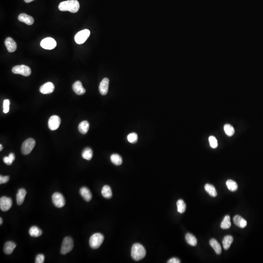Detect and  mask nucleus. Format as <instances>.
I'll list each match as a JSON object with an SVG mask.
<instances>
[{
	"mask_svg": "<svg viewBox=\"0 0 263 263\" xmlns=\"http://www.w3.org/2000/svg\"><path fill=\"white\" fill-rule=\"evenodd\" d=\"M33 1H34V0H24V1L26 3H29Z\"/></svg>",
	"mask_w": 263,
	"mask_h": 263,
	"instance_id": "79ce46f5",
	"label": "nucleus"
},
{
	"mask_svg": "<svg viewBox=\"0 0 263 263\" xmlns=\"http://www.w3.org/2000/svg\"><path fill=\"white\" fill-rule=\"evenodd\" d=\"M36 142L33 138H28L23 142L21 147V152L24 155L30 154L35 147Z\"/></svg>",
	"mask_w": 263,
	"mask_h": 263,
	"instance_id": "20e7f679",
	"label": "nucleus"
},
{
	"mask_svg": "<svg viewBox=\"0 0 263 263\" xmlns=\"http://www.w3.org/2000/svg\"><path fill=\"white\" fill-rule=\"evenodd\" d=\"M61 123V119L59 116L56 115H52L48 120V127L51 130H56L58 129Z\"/></svg>",
	"mask_w": 263,
	"mask_h": 263,
	"instance_id": "9d476101",
	"label": "nucleus"
},
{
	"mask_svg": "<svg viewBox=\"0 0 263 263\" xmlns=\"http://www.w3.org/2000/svg\"><path fill=\"white\" fill-rule=\"evenodd\" d=\"M12 71L14 74H20L25 77L29 76L31 73V69L24 65H17L12 68Z\"/></svg>",
	"mask_w": 263,
	"mask_h": 263,
	"instance_id": "0eeeda50",
	"label": "nucleus"
},
{
	"mask_svg": "<svg viewBox=\"0 0 263 263\" xmlns=\"http://www.w3.org/2000/svg\"><path fill=\"white\" fill-rule=\"evenodd\" d=\"M210 244L213 248L217 255H220L222 252V249L219 243L215 239H212L210 241Z\"/></svg>",
	"mask_w": 263,
	"mask_h": 263,
	"instance_id": "b1692460",
	"label": "nucleus"
},
{
	"mask_svg": "<svg viewBox=\"0 0 263 263\" xmlns=\"http://www.w3.org/2000/svg\"><path fill=\"white\" fill-rule=\"evenodd\" d=\"M12 200L9 197L6 196L2 197L0 199V208L3 212H7L11 208Z\"/></svg>",
	"mask_w": 263,
	"mask_h": 263,
	"instance_id": "9b49d317",
	"label": "nucleus"
},
{
	"mask_svg": "<svg viewBox=\"0 0 263 263\" xmlns=\"http://www.w3.org/2000/svg\"><path fill=\"white\" fill-rule=\"evenodd\" d=\"M40 46L44 49L52 50L56 47L57 43L54 39L48 37L41 40L40 42Z\"/></svg>",
	"mask_w": 263,
	"mask_h": 263,
	"instance_id": "1a4fd4ad",
	"label": "nucleus"
},
{
	"mask_svg": "<svg viewBox=\"0 0 263 263\" xmlns=\"http://www.w3.org/2000/svg\"><path fill=\"white\" fill-rule=\"evenodd\" d=\"M226 185L230 191H235L238 189V185L236 182L233 180H229L227 181Z\"/></svg>",
	"mask_w": 263,
	"mask_h": 263,
	"instance_id": "7c9ffc66",
	"label": "nucleus"
},
{
	"mask_svg": "<svg viewBox=\"0 0 263 263\" xmlns=\"http://www.w3.org/2000/svg\"><path fill=\"white\" fill-rule=\"evenodd\" d=\"M5 45L9 52L12 53L17 49V44L11 38L8 37L5 40Z\"/></svg>",
	"mask_w": 263,
	"mask_h": 263,
	"instance_id": "dca6fc26",
	"label": "nucleus"
},
{
	"mask_svg": "<svg viewBox=\"0 0 263 263\" xmlns=\"http://www.w3.org/2000/svg\"><path fill=\"white\" fill-rule=\"evenodd\" d=\"M109 79L108 78H105L102 79L99 84V91L101 95L105 96L106 95L109 89Z\"/></svg>",
	"mask_w": 263,
	"mask_h": 263,
	"instance_id": "ddd939ff",
	"label": "nucleus"
},
{
	"mask_svg": "<svg viewBox=\"0 0 263 263\" xmlns=\"http://www.w3.org/2000/svg\"><path fill=\"white\" fill-rule=\"evenodd\" d=\"M72 89L74 92L78 95H83L85 93V88L83 87L82 83L80 81H77L73 84Z\"/></svg>",
	"mask_w": 263,
	"mask_h": 263,
	"instance_id": "4468645a",
	"label": "nucleus"
},
{
	"mask_svg": "<svg viewBox=\"0 0 263 263\" xmlns=\"http://www.w3.org/2000/svg\"><path fill=\"white\" fill-rule=\"evenodd\" d=\"M104 236L100 233H96L92 235L89 240V245L93 249H97L99 248L103 241Z\"/></svg>",
	"mask_w": 263,
	"mask_h": 263,
	"instance_id": "7ed1b4c3",
	"label": "nucleus"
},
{
	"mask_svg": "<svg viewBox=\"0 0 263 263\" xmlns=\"http://www.w3.org/2000/svg\"><path fill=\"white\" fill-rule=\"evenodd\" d=\"M185 239L187 243L191 246H196L197 244L196 238L191 234L187 233L185 236Z\"/></svg>",
	"mask_w": 263,
	"mask_h": 263,
	"instance_id": "cd10ccee",
	"label": "nucleus"
},
{
	"mask_svg": "<svg viewBox=\"0 0 263 263\" xmlns=\"http://www.w3.org/2000/svg\"><path fill=\"white\" fill-rule=\"evenodd\" d=\"M101 194L105 198L110 199L112 197V191L110 186L105 185L102 188Z\"/></svg>",
	"mask_w": 263,
	"mask_h": 263,
	"instance_id": "393cba45",
	"label": "nucleus"
},
{
	"mask_svg": "<svg viewBox=\"0 0 263 263\" xmlns=\"http://www.w3.org/2000/svg\"><path fill=\"white\" fill-rule=\"evenodd\" d=\"M29 233L32 237H38L41 235L43 232L40 228L37 226H32L29 230Z\"/></svg>",
	"mask_w": 263,
	"mask_h": 263,
	"instance_id": "5701e85b",
	"label": "nucleus"
},
{
	"mask_svg": "<svg viewBox=\"0 0 263 263\" xmlns=\"http://www.w3.org/2000/svg\"><path fill=\"white\" fill-rule=\"evenodd\" d=\"M205 190L211 196L216 197L217 195L215 187L212 185L209 184H206L205 186Z\"/></svg>",
	"mask_w": 263,
	"mask_h": 263,
	"instance_id": "c85d7f7f",
	"label": "nucleus"
},
{
	"mask_svg": "<svg viewBox=\"0 0 263 263\" xmlns=\"http://www.w3.org/2000/svg\"><path fill=\"white\" fill-rule=\"evenodd\" d=\"M146 250L144 247L139 243H136L132 248V257L135 261L142 260L146 255Z\"/></svg>",
	"mask_w": 263,
	"mask_h": 263,
	"instance_id": "f03ea898",
	"label": "nucleus"
},
{
	"mask_svg": "<svg viewBox=\"0 0 263 263\" xmlns=\"http://www.w3.org/2000/svg\"><path fill=\"white\" fill-rule=\"evenodd\" d=\"M224 130L226 134L229 137L233 136L234 134V129L233 127L230 124H225L224 126Z\"/></svg>",
	"mask_w": 263,
	"mask_h": 263,
	"instance_id": "473e14b6",
	"label": "nucleus"
},
{
	"mask_svg": "<svg viewBox=\"0 0 263 263\" xmlns=\"http://www.w3.org/2000/svg\"><path fill=\"white\" fill-rule=\"evenodd\" d=\"M111 162L116 166L121 165L122 163V159L120 155L118 154H113L110 157Z\"/></svg>",
	"mask_w": 263,
	"mask_h": 263,
	"instance_id": "c756f323",
	"label": "nucleus"
},
{
	"mask_svg": "<svg viewBox=\"0 0 263 263\" xmlns=\"http://www.w3.org/2000/svg\"><path fill=\"white\" fill-rule=\"evenodd\" d=\"M79 3L77 0H68L61 3L59 4V9L60 11H69L75 13L78 11Z\"/></svg>",
	"mask_w": 263,
	"mask_h": 263,
	"instance_id": "f257e3e1",
	"label": "nucleus"
},
{
	"mask_svg": "<svg viewBox=\"0 0 263 263\" xmlns=\"http://www.w3.org/2000/svg\"><path fill=\"white\" fill-rule=\"evenodd\" d=\"M74 247L73 239L70 237H66L63 239L61 247V252L62 255H67L70 252Z\"/></svg>",
	"mask_w": 263,
	"mask_h": 263,
	"instance_id": "39448f33",
	"label": "nucleus"
},
{
	"mask_svg": "<svg viewBox=\"0 0 263 263\" xmlns=\"http://www.w3.org/2000/svg\"><path fill=\"white\" fill-rule=\"evenodd\" d=\"M89 123L87 121H84L81 122L78 125V131L81 134L85 135L88 132L89 129Z\"/></svg>",
	"mask_w": 263,
	"mask_h": 263,
	"instance_id": "412c9836",
	"label": "nucleus"
},
{
	"mask_svg": "<svg viewBox=\"0 0 263 263\" xmlns=\"http://www.w3.org/2000/svg\"><path fill=\"white\" fill-rule=\"evenodd\" d=\"M168 263H180V261L177 258H173L172 259H170L167 262Z\"/></svg>",
	"mask_w": 263,
	"mask_h": 263,
	"instance_id": "ea45409f",
	"label": "nucleus"
},
{
	"mask_svg": "<svg viewBox=\"0 0 263 263\" xmlns=\"http://www.w3.org/2000/svg\"><path fill=\"white\" fill-rule=\"evenodd\" d=\"M18 20L20 22L25 23L27 25H30L34 24V20L31 16L26 14L25 13L20 14L18 16Z\"/></svg>",
	"mask_w": 263,
	"mask_h": 263,
	"instance_id": "2eb2a0df",
	"label": "nucleus"
},
{
	"mask_svg": "<svg viewBox=\"0 0 263 263\" xmlns=\"http://www.w3.org/2000/svg\"><path fill=\"white\" fill-rule=\"evenodd\" d=\"M127 140L131 143H135L138 140V136L136 133H132L127 136Z\"/></svg>",
	"mask_w": 263,
	"mask_h": 263,
	"instance_id": "72a5a7b5",
	"label": "nucleus"
},
{
	"mask_svg": "<svg viewBox=\"0 0 263 263\" xmlns=\"http://www.w3.org/2000/svg\"><path fill=\"white\" fill-rule=\"evenodd\" d=\"M9 180V177L8 176H3L2 175L0 176V184H4L8 182Z\"/></svg>",
	"mask_w": 263,
	"mask_h": 263,
	"instance_id": "4c0bfd02",
	"label": "nucleus"
},
{
	"mask_svg": "<svg viewBox=\"0 0 263 263\" xmlns=\"http://www.w3.org/2000/svg\"><path fill=\"white\" fill-rule=\"evenodd\" d=\"M79 194L83 197V198L87 202L90 201L92 198L91 192L87 187H82L79 191Z\"/></svg>",
	"mask_w": 263,
	"mask_h": 263,
	"instance_id": "f3484780",
	"label": "nucleus"
},
{
	"mask_svg": "<svg viewBox=\"0 0 263 263\" xmlns=\"http://www.w3.org/2000/svg\"><path fill=\"white\" fill-rule=\"evenodd\" d=\"M52 200L55 206L57 208H62L65 205L64 196L60 192H55L52 196Z\"/></svg>",
	"mask_w": 263,
	"mask_h": 263,
	"instance_id": "6e6552de",
	"label": "nucleus"
},
{
	"mask_svg": "<svg viewBox=\"0 0 263 263\" xmlns=\"http://www.w3.org/2000/svg\"><path fill=\"white\" fill-rule=\"evenodd\" d=\"M93 151L90 148L87 147L83 150L82 153V157L86 160H90L93 158Z\"/></svg>",
	"mask_w": 263,
	"mask_h": 263,
	"instance_id": "bb28decb",
	"label": "nucleus"
},
{
	"mask_svg": "<svg viewBox=\"0 0 263 263\" xmlns=\"http://www.w3.org/2000/svg\"><path fill=\"white\" fill-rule=\"evenodd\" d=\"M54 89L55 86L53 84L50 82H48L40 86V91L43 94H49L53 93Z\"/></svg>",
	"mask_w": 263,
	"mask_h": 263,
	"instance_id": "f8f14e48",
	"label": "nucleus"
},
{
	"mask_svg": "<svg viewBox=\"0 0 263 263\" xmlns=\"http://www.w3.org/2000/svg\"><path fill=\"white\" fill-rule=\"evenodd\" d=\"M3 161L4 163L8 165H10L12 164V162H13L9 157H4L3 158Z\"/></svg>",
	"mask_w": 263,
	"mask_h": 263,
	"instance_id": "58836bf2",
	"label": "nucleus"
},
{
	"mask_svg": "<svg viewBox=\"0 0 263 263\" xmlns=\"http://www.w3.org/2000/svg\"><path fill=\"white\" fill-rule=\"evenodd\" d=\"M90 35V31L88 30H84L78 32L75 36V40L78 45L83 44L88 39Z\"/></svg>",
	"mask_w": 263,
	"mask_h": 263,
	"instance_id": "423d86ee",
	"label": "nucleus"
},
{
	"mask_svg": "<svg viewBox=\"0 0 263 263\" xmlns=\"http://www.w3.org/2000/svg\"><path fill=\"white\" fill-rule=\"evenodd\" d=\"M10 101L8 99H5L3 102V112L4 113H8L9 110Z\"/></svg>",
	"mask_w": 263,
	"mask_h": 263,
	"instance_id": "c9c22d12",
	"label": "nucleus"
},
{
	"mask_svg": "<svg viewBox=\"0 0 263 263\" xmlns=\"http://www.w3.org/2000/svg\"><path fill=\"white\" fill-rule=\"evenodd\" d=\"M8 157L10 158V159H11L12 161H14L15 158V154H14V153H9V154Z\"/></svg>",
	"mask_w": 263,
	"mask_h": 263,
	"instance_id": "a19ab883",
	"label": "nucleus"
},
{
	"mask_svg": "<svg viewBox=\"0 0 263 263\" xmlns=\"http://www.w3.org/2000/svg\"><path fill=\"white\" fill-rule=\"evenodd\" d=\"M26 191L24 189L21 188L19 190L16 195L17 204L21 205L24 202L26 195Z\"/></svg>",
	"mask_w": 263,
	"mask_h": 263,
	"instance_id": "6ab92c4d",
	"label": "nucleus"
},
{
	"mask_svg": "<svg viewBox=\"0 0 263 263\" xmlns=\"http://www.w3.org/2000/svg\"><path fill=\"white\" fill-rule=\"evenodd\" d=\"M177 207V211L180 213H184L186 211V205L183 200L180 199L176 203Z\"/></svg>",
	"mask_w": 263,
	"mask_h": 263,
	"instance_id": "2f4dec72",
	"label": "nucleus"
},
{
	"mask_svg": "<svg viewBox=\"0 0 263 263\" xmlns=\"http://www.w3.org/2000/svg\"><path fill=\"white\" fill-rule=\"evenodd\" d=\"M16 247V245L14 242L12 241H8L4 244L3 248V251L6 255H10L13 252Z\"/></svg>",
	"mask_w": 263,
	"mask_h": 263,
	"instance_id": "aec40b11",
	"label": "nucleus"
},
{
	"mask_svg": "<svg viewBox=\"0 0 263 263\" xmlns=\"http://www.w3.org/2000/svg\"><path fill=\"white\" fill-rule=\"evenodd\" d=\"M45 256L43 254H39L36 256L35 263H43L45 261Z\"/></svg>",
	"mask_w": 263,
	"mask_h": 263,
	"instance_id": "e433bc0d",
	"label": "nucleus"
},
{
	"mask_svg": "<svg viewBox=\"0 0 263 263\" xmlns=\"http://www.w3.org/2000/svg\"><path fill=\"white\" fill-rule=\"evenodd\" d=\"M3 149V146L2 145H0V151H2Z\"/></svg>",
	"mask_w": 263,
	"mask_h": 263,
	"instance_id": "37998d69",
	"label": "nucleus"
},
{
	"mask_svg": "<svg viewBox=\"0 0 263 263\" xmlns=\"http://www.w3.org/2000/svg\"><path fill=\"white\" fill-rule=\"evenodd\" d=\"M235 225L240 228H244L247 226V221L240 215H235L233 218Z\"/></svg>",
	"mask_w": 263,
	"mask_h": 263,
	"instance_id": "a211bd4d",
	"label": "nucleus"
},
{
	"mask_svg": "<svg viewBox=\"0 0 263 263\" xmlns=\"http://www.w3.org/2000/svg\"><path fill=\"white\" fill-rule=\"evenodd\" d=\"M2 223H3L2 218L1 217V218H0V224H1V225H2Z\"/></svg>",
	"mask_w": 263,
	"mask_h": 263,
	"instance_id": "c03bdc74",
	"label": "nucleus"
},
{
	"mask_svg": "<svg viewBox=\"0 0 263 263\" xmlns=\"http://www.w3.org/2000/svg\"><path fill=\"white\" fill-rule=\"evenodd\" d=\"M231 218L229 215H226L221 223V228L223 229H228L231 227Z\"/></svg>",
	"mask_w": 263,
	"mask_h": 263,
	"instance_id": "a878e982",
	"label": "nucleus"
},
{
	"mask_svg": "<svg viewBox=\"0 0 263 263\" xmlns=\"http://www.w3.org/2000/svg\"><path fill=\"white\" fill-rule=\"evenodd\" d=\"M209 143H210V146L213 149L217 148L218 146L217 140L215 137L213 136H210L209 137Z\"/></svg>",
	"mask_w": 263,
	"mask_h": 263,
	"instance_id": "f704fd0d",
	"label": "nucleus"
},
{
	"mask_svg": "<svg viewBox=\"0 0 263 263\" xmlns=\"http://www.w3.org/2000/svg\"><path fill=\"white\" fill-rule=\"evenodd\" d=\"M233 241V238L231 235H227L224 237L222 243H223V248L225 250H228L230 248Z\"/></svg>",
	"mask_w": 263,
	"mask_h": 263,
	"instance_id": "4be33fe9",
	"label": "nucleus"
}]
</instances>
